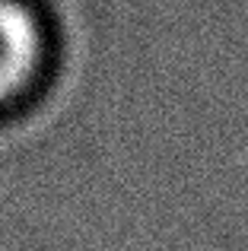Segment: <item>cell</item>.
Here are the masks:
<instances>
[{
	"instance_id": "obj_1",
	"label": "cell",
	"mask_w": 248,
	"mask_h": 251,
	"mask_svg": "<svg viewBox=\"0 0 248 251\" xmlns=\"http://www.w3.org/2000/svg\"><path fill=\"white\" fill-rule=\"evenodd\" d=\"M42 48L35 13L23 0H0V105L35 80Z\"/></svg>"
}]
</instances>
